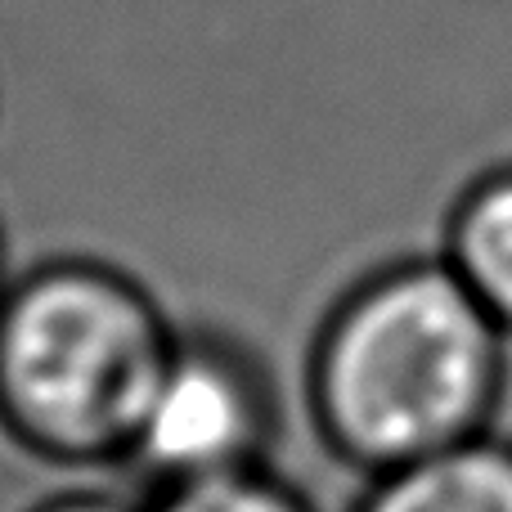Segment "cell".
I'll list each match as a JSON object with an SVG mask.
<instances>
[{
	"mask_svg": "<svg viewBox=\"0 0 512 512\" xmlns=\"http://www.w3.org/2000/svg\"><path fill=\"white\" fill-rule=\"evenodd\" d=\"M512 337L436 252L373 265L324 310L301 364V432L328 481L432 459L504 432Z\"/></svg>",
	"mask_w": 512,
	"mask_h": 512,
	"instance_id": "1",
	"label": "cell"
},
{
	"mask_svg": "<svg viewBox=\"0 0 512 512\" xmlns=\"http://www.w3.org/2000/svg\"><path fill=\"white\" fill-rule=\"evenodd\" d=\"M180 337L171 306L104 256H41L0 297V445L45 477H122Z\"/></svg>",
	"mask_w": 512,
	"mask_h": 512,
	"instance_id": "2",
	"label": "cell"
},
{
	"mask_svg": "<svg viewBox=\"0 0 512 512\" xmlns=\"http://www.w3.org/2000/svg\"><path fill=\"white\" fill-rule=\"evenodd\" d=\"M248 468H288L324 495L297 396L270 355L225 328L180 324L176 351L135 427L122 481L153 495Z\"/></svg>",
	"mask_w": 512,
	"mask_h": 512,
	"instance_id": "3",
	"label": "cell"
},
{
	"mask_svg": "<svg viewBox=\"0 0 512 512\" xmlns=\"http://www.w3.org/2000/svg\"><path fill=\"white\" fill-rule=\"evenodd\" d=\"M342 512H512V432L364 477Z\"/></svg>",
	"mask_w": 512,
	"mask_h": 512,
	"instance_id": "4",
	"label": "cell"
},
{
	"mask_svg": "<svg viewBox=\"0 0 512 512\" xmlns=\"http://www.w3.org/2000/svg\"><path fill=\"white\" fill-rule=\"evenodd\" d=\"M436 256L512 337V158L459 189L436 234Z\"/></svg>",
	"mask_w": 512,
	"mask_h": 512,
	"instance_id": "5",
	"label": "cell"
},
{
	"mask_svg": "<svg viewBox=\"0 0 512 512\" xmlns=\"http://www.w3.org/2000/svg\"><path fill=\"white\" fill-rule=\"evenodd\" d=\"M144 512H337L288 468H248L144 495Z\"/></svg>",
	"mask_w": 512,
	"mask_h": 512,
	"instance_id": "6",
	"label": "cell"
},
{
	"mask_svg": "<svg viewBox=\"0 0 512 512\" xmlns=\"http://www.w3.org/2000/svg\"><path fill=\"white\" fill-rule=\"evenodd\" d=\"M18 512H144V495L122 477H68L36 490Z\"/></svg>",
	"mask_w": 512,
	"mask_h": 512,
	"instance_id": "7",
	"label": "cell"
},
{
	"mask_svg": "<svg viewBox=\"0 0 512 512\" xmlns=\"http://www.w3.org/2000/svg\"><path fill=\"white\" fill-rule=\"evenodd\" d=\"M9 279H14V248H9V234H5V225H0V297H5Z\"/></svg>",
	"mask_w": 512,
	"mask_h": 512,
	"instance_id": "8",
	"label": "cell"
},
{
	"mask_svg": "<svg viewBox=\"0 0 512 512\" xmlns=\"http://www.w3.org/2000/svg\"><path fill=\"white\" fill-rule=\"evenodd\" d=\"M0 117H5V90H0Z\"/></svg>",
	"mask_w": 512,
	"mask_h": 512,
	"instance_id": "9",
	"label": "cell"
}]
</instances>
